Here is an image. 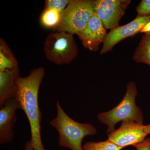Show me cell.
Returning <instances> with one entry per match:
<instances>
[{
    "label": "cell",
    "instance_id": "cell-3",
    "mask_svg": "<svg viewBox=\"0 0 150 150\" xmlns=\"http://www.w3.org/2000/svg\"><path fill=\"white\" fill-rule=\"evenodd\" d=\"M138 93L136 83L133 81H130L127 85L126 94L120 103L111 110L98 114V121L107 126V134L113 132L115 129V125L120 121H134L143 124V112L136 104V98Z\"/></svg>",
    "mask_w": 150,
    "mask_h": 150
},
{
    "label": "cell",
    "instance_id": "cell-4",
    "mask_svg": "<svg viewBox=\"0 0 150 150\" xmlns=\"http://www.w3.org/2000/svg\"><path fill=\"white\" fill-rule=\"evenodd\" d=\"M44 52L49 62L56 65H63L72 62L77 56L79 51L73 34L55 31L46 38Z\"/></svg>",
    "mask_w": 150,
    "mask_h": 150
},
{
    "label": "cell",
    "instance_id": "cell-11",
    "mask_svg": "<svg viewBox=\"0 0 150 150\" xmlns=\"http://www.w3.org/2000/svg\"><path fill=\"white\" fill-rule=\"evenodd\" d=\"M19 76V68L0 71V107L8 100L15 98L16 81Z\"/></svg>",
    "mask_w": 150,
    "mask_h": 150
},
{
    "label": "cell",
    "instance_id": "cell-17",
    "mask_svg": "<svg viewBox=\"0 0 150 150\" xmlns=\"http://www.w3.org/2000/svg\"><path fill=\"white\" fill-rule=\"evenodd\" d=\"M136 10L137 12V17L150 16V0L141 1Z\"/></svg>",
    "mask_w": 150,
    "mask_h": 150
},
{
    "label": "cell",
    "instance_id": "cell-20",
    "mask_svg": "<svg viewBox=\"0 0 150 150\" xmlns=\"http://www.w3.org/2000/svg\"><path fill=\"white\" fill-rule=\"evenodd\" d=\"M24 150H33L30 141L25 144Z\"/></svg>",
    "mask_w": 150,
    "mask_h": 150
},
{
    "label": "cell",
    "instance_id": "cell-18",
    "mask_svg": "<svg viewBox=\"0 0 150 150\" xmlns=\"http://www.w3.org/2000/svg\"><path fill=\"white\" fill-rule=\"evenodd\" d=\"M137 150H150V138H147L144 142L134 145Z\"/></svg>",
    "mask_w": 150,
    "mask_h": 150
},
{
    "label": "cell",
    "instance_id": "cell-12",
    "mask_svg": "<svg viewBox=\"0 0 150 150\" xmlns=\"http://www.w3.org/2000/svg\"><path fill=\"white\" fill-rule=\"evenodd\" d=\"M18 63L12 51L2 38L0 39V71L18 68Z\"/></svg>",
    "mask_w": 150,
    "mask_h": 150
},
{
    "label": "cell",
    "instance_id": "cell-1",
    "mask_svg": "<svg viewBox=\"0 0 150 150\" xmlns=\"http://www.w3.org/2000/svg\"><path fill=\"white\" fill-rule=\"evenodd\" d=\"M45 74L44 68L38 67L33 69L26 76H20L16 81V98L28 119L33 150H45L41 138L42 114L38 103L39 89Z\"/></svg>",
    "mask_w": 150,
    "mask_h": 150
},
{
    "label": "cell",
    "instance_id": "cell-7",
    "mask_svg": "<svg viewBox=\"0 0 150 150\" xmlns=\"http://www.w3.org/2000/svg\"><path fill=\"white\" fill-rule=\"evenodd\" d=\"M148 135L146 125L134 121H123L118 129L108 134V140L123 148L144 142Z\"/></svg>",
    "mask_w": 150,
    "mask_h": 150
},
{
    "label": "cell",
    "instance_id": "cell-8",
    "mask_svg": "<svg viewBox=\"0 0 150 150\" xmlns=\"http://www.w3.org/2000/svg\"><path fill=\"white\" fill-rule=\"evenodd\" d=\"M150 21V16L136 17L128 24L118 26L107 33L100 51V54H106L111 51L115 45L121 40L137 34Z\"/></svg>",
    "mask_w": 150,
    "mask_h": 150
},
{
    "label": "cell",
    "instance_id": "cell-15",
    "mask_svg": "<svg viewBox=\"0 0 150 150\" xmlns=\"http://www.w3.org/2000/svg\"><path fill=\"white\" fill-rule=\"evenodd\" d=\"M123 149L108 140L104 142H87L83 145V150H121Z\"/></svg>",
    "mask_w": 150,
    "mask_h": 150
},
{
    "label": "cell",
    "instance_id": "cell-9",
    "mask_svg": "<svg viewBox=\"0 0 150 150\" xmlns=\"http://www.w3.org/2000/svg\"><path fill=\"white\" fill-rule=\"evenodd\" d=\"M106 30L100 19L93 12L85 28L76 34L85 48L96 51L104 42L107 35Z\"/></svg>",
    "mask_w": 150,
    "mask_h": 150
},
{
    "label": "cell",
    "instance_id": "cell-16",
    "mask_svg": "<svg viewBox=\"0 0 150 150\" xmlns=\"http://www.w3.org/2000/svg\"><path fill=\"white\" fill-rule=\"evenodd\" d=\"M73 0H46L45 8L55 10L62 13Z\"/></svg>",
    "mask_w": 150,
    "mask_h": 150
},
{
    "label": "cell",
    "instance_id": "cell-2",
    "mask_svg": "<svg viewBox=\"0 0 150 150\" xmlns=\"http://www.w3.org/2000/svg\"><path fill=\"white\" fill-rule=\"evenodd\" d=\"M56 108L57 115L50 123L58 131L59 145L71 150H83L84 138L96 134V128L91 123H79L71 118L59 101L56 102Z\"/></svg>",
    "mask_w": 150,
    "mask_h": 150
},
{
    "label": "cell",
    "instance_id": "cell-14",
    "mask_svg": "<svg viewBox=\"0 0 150 150\" xmlns=\"http://www.w3.org/2000/svg\"><path fill=\"white\" fill-rule=\"evenodd\" d=\"M62 13L58 11L50 8H45L40 16V23L45 28H52L53 30L59 25Z\"/></svg>",
    "mask_w": 150,
    "mask_h": 150
},
{
    "label": "cell",
    "instance_id": "cell-5",
    "mask_svg": "<svg viewBox=\"0 0 150 150\" xmlns=\"http://www.w3.org/2000/svg\"><path fill=\"white\" fill-rule=\"evenodd\" d=\"M93 12V1L73 0L62 13L61 22L54 32L76 34L85 28Z\"/></svg>",
    "mask_w": 150,
    "mask_h": 150
},
{
    "label": "cell",
    "instance_id": "cell-19",
    "mask_svg": "<svg viewBox=\"0 0 150 150\" xmlns=\"http://www.w3.org/2000/svg\"><path fill=\"white\" fill-rule=\"evenodd\" d=\"M140 33H144L145 34L150 35V21L144 26Z\"/></svg>",
    "mask_w": 150,
    "mask_h": 150
},
{
    "label": "cell",
    "instance_id": "cell-6",
    "mask_svg": "<svg viewBox=\"0 0 150 150\" xmlns=\"http://www.w3.org/2000/svg\"><path fill=\"white\" fill-rule=\"evenodd\" d=\"M131 2L130 0L93 1L94 12L105 28L111 30L119 26L120 20Z\"/></svg>",
    "mask_w": 150,
    "mask_h": 150
},
{
    "label": "cell",
    "instance_id": "cell-10",
    "mask_svg": "<svg viewBox=\"0 0 150 150\" xmlns=\"http://www.w3.org/2000/svg\"><path fill=\"white\" fill-rule=\"evenodd\" d=\"M20 109L16 98L9 99L0 109V144H5L13 139V127L16 123V111Z\"/></svg>",
    "mask_w": 150,
    "mask_h": 150
},
{
    "label": "cell",
    "instance_id": "cell-13",
    "mask_svg": "<svg viewBox=\"0 0 150 150\" xmlns=\"http://www.w3.org/2000/svg\"><path fill=\"white\" fill-rule=\"evenodd\" d=\"M132 58L137 63H144L150 66V35L144 34L142 36Z\"/></svg>",
    "mask_w": 150,
    "mask_h": 150
},
{
    "label": "cell",
    "instance_id": "cell-21",
    "mask_svg": "<svg viewBox=\"0 0 150 150\" xmlns=\"http://www.w3.org/2000/svg\"><path fill=\"white\" fill-rule=\"evenodd\" d=\"M147 129V131L148 134L150 135V124L149 125H146Z\"/></svg>",
    "mask_w": 150,
    "mask_h": 150
}]
</instances>
